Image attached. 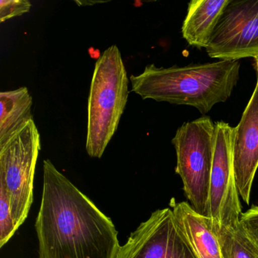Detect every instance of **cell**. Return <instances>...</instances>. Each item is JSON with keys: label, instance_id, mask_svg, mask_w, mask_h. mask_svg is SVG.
Returning a JSON list of instances; mask_svg holds the SVG:
<instances>
[{"label": "cell", "instance_id": "obj_1", "mask_svg": "<svg viewBox=\"0 0 258 258\" xmlns=\"http://www.w3.org/2000/svg\"><path fill=\"white\" fill-rule=\"evenodd\" d=\"M35 228L40 258H117L121 247L111 218L49 159Z\"/></svg>", "mask_w": 258, "mask_h": 258}, {"label": "cell", "instance_id": "obj_2", "mask_svg": "<svg viewBox=\"0 0 258 258\" xmlns=\"http://www.w3.org/2000/svg\"><path fill=\"white\" fill-rule=\"evenodd\" d=\"M239 60L185 66L145 68L140 75H131L132 91L143 99L175 105H190L202 114L230 97L239 78Z\"/></svg>", "mask_w": 258, "mask_h": 258}, {"label": "cell", "instance_id": "obj_3", "mask_svg": "<svg viewBox=\"0 0 258 258\" xmlns=\"http://www.w3.org/2000/svg\"><path fill=\"white\" fill-rule=\"evenodd\" d=\"M129 79L116 45L104 51L95 64L88 99L86 150L102 158L117 131L129 96Z\"/></svg>", "mask_w": 258, "mask_h": 258}, {"label": "cell", "instance_id": "obj_4", "mask_svg": "<svg viewBox=\"0 0 258 258\" xmlns=\"http://www.w3.org/2000/svg\"><path fill=\"white\" fill-rule=\"evenodd\" d=\"M215 123L208 117L184 123L172 140L176 152L175 170L191 206L207 216L215 146Z\"/></svg>", "mask_w": 258, "mask_h": 258}, {"label": "cell", "instance_id": "obj_5", "mask_svg": "<svg viewBox=\"0 0 258 258\" xmlns=\"http://www.w3.org/2000/svg\"><path fill=\"white\" fill-rule=\"evenodd\" d=\"M40 149V133L34 119L0 146V190L8 196L18 229L26 220L33 203Z\"/></svg>", "mask_w": 258, "mask_h": 258}, {"label": "cell", "instance_id": "obj_6", "mask_svg": "<svg viewBox=\"0 0 258 258\" xmlns=\"http://www.w3.org/2000/svg\"><path fill=\"white\" fill-rule=\"evenodd\" d=\"M214 158L210 182L207 217L213 230L239 223L241 206L232 161L233 127L223 121L215 123Z\"/></svg>", "mask_w": 258, "mask_h": 258}, {"label": "cell", "instance_id": "obj_7", "mask_svg": "<svg viewBox=\"0 0 258 258\" xmlns=\"http://www.w3.org/2000/svg\"><path fill=\"white\" fill-rule=\"evenodd\" d=\"M211 58L239 60L258 56V0H229L206 48Z\"/></svg>", "mask_w": 258, "mask_h": 258}, {"label": "cell", "instance_id": "obj_8", "mask_svg": "<svg viewBox=\"0 0 258 258\" xmlns=\"http://www.w3.org/2000/svg\"><path fill=\"white\" fill-rule=\"evenodd\" d=\"M117 258H197L171 208L152 213L131 233Z\"/></svg>", "mask_w": 258, "mask_h": 258}, {"label": "cell", "instance_id": "obj_9", "mask_svg": "<svg viewBox=\"0 0 258 258\" xmlns=\"http://www.w3.org/2000/svg\"><path fill=\"white\" fill-rule=\"evenodd\" d=\"M232 161L239 196L246 204L258 168V81L238 124L232 132Z\"/></svg>", "mask_w": 258, "mask_h": 258}, {"label": "cell", "instance_id": "obj_10", "mask_svg": "<svg viewBox=\"0 0 258 258\" xmlns=\"http://www.w3.org/2000/svg\"><path fill=\"white\" fill-rule=\"evenodd\" d=\"M179 228L197 258H223L218 238L211 220L199 214L187 202L170 204Z\"/></svg>", "mask_w": 258, "mask_h": 258}, {"label": "cell", "instance_id": "obj_11", "mask_svg": "<svg viewBox=\"0 0 258 258\" xmlns=\"http://www.w3.org/2000/svg\"><path fill=\"white\" fill-rule=\"evenodd\" d=\"M229 0H192L183 22L182 34L191 46L206 49L213 31Z\"/></svg>", "mask_w": 258, "mask_h": 258}, {"label": "cell", "instance_id": "obj_12", "mask_svg": "<svg viewBox=\"0 0 258 258\" xmlns=\"http://www.w3.org/2000/svg\"><path fill=\"white\" fill-rule=\"evenodd\" d=\"M32 103L27 87L0 93V146L33 120Z\"/></svg>", "mask_w": 258, "mask_h": 258}, {"label": "cell", "instance_id": "obj_13", "mask_svg": "<svg viewBox=\"0 0 258 258\" xmlns=\"http://www.w3.org/2000/svg\"><path fill=\"white\" fill-rule=\"evenodd\" d=\"M214 231L218 238L223 258H258V247L240 223Z\"/></svg>", "mask_w": 258, "mask_h": 258}, {"label": "cell", "instance_id": "obj_14", "mask_svg": "<svg viewBox=\"0 0 258 258\" xmlns=\"http://www.w3.org/2000/svg\"><path fill=\"white\" fill-rule=\"evenodd\" d=\"M17 230L8 196L0 190V247H4Z\"/></svg>", "mask_w": 258, "mask_h": 258}, {"label": "cell", "instance_id": "obj_15", "mask_svg": "<svg viewBox=\"0 0 258 258\" xmlns=\"http://www.w3.org/2000/svg\"><path fill=\"white\" fill-rule=\"evenodd\" d=\"M31 4L28 0H1L0 21L5 22L16 16H22L31 10Z\"/></svg>", "mask_w": 258, "mask_h": 258}, {"label": "cell", "instance_id": "obj_16", "mask_svg": "<svg viewBox=\"0 0 258 258\" xmlns=\"http://www.w3.org/2000/svg\"><path fill=\"white\" fill-rule=\"evenodd\" d=\"M239 223L253 244L258 247V205H253L245 212L241 213Z\"/></svg>", "mask_w": 258, "mask_h": 258}, {"label": "cell", "instance_id": "obj_17", "mask_svg": "<svg viewBox=\"0 0 258 258\" xmlns=\"http://www.w3.org/2000/svg\"><path fill=\"white\" fill-rule=\"evenodd\" d=\"M255 64H256V72H257V81H258V56L254 58Z\"/></svg>", "mask_w": 258, "mask_h": 258}]
</instances>
